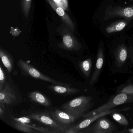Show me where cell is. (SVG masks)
I'll list each match as a JSON object with an SVG mask.
<instances>
[{"label":"cell","instance_id":"cell-14","mask_svg":"<svg viewBox=\"0 0 133 133\" xmlns=\"http://www.w3.org/2000/svg\"><path fill=\"white\" fill-rule=\"evenodd\" d=\"M129 21L128 20H125L114 22L106 28V32L108 34H111L121 31L126 28Z\"/></svg>","mask_w":133,"mask_h":133},{"label":"cell","instance_id":"cell-21","mask_svg":"<svg viewBox=\"0 0 133 133\" xmlns=\"http://www.w3.org/2000/svg\"><path fill=\"white\" fill-rule=\"evenodd\" d=\"M22 9L25 17L27 18L31 7V0H21Z\"/></svg>","mask_w":133,"mask_h":133},{"label":"cell","instance_id":"cell-27","mask_svg":"<svg viewBox=\"0 0 133 133\" xmlns=\"http://www.w3.org/2000/svg\"><path fill=\"white\" fill-rule=\"evenodd\" d=\"M128 60L130 62V64H132V67L133 68V49H130L129 50L128 49Z\"/></svg>","mask_w":133,"mask_h":133},{"label":"cell","instance_id":"cell-11","mask_svg":"<svg viewBox=\"0 0 133 133\" xmlns=\"http://www.w3.org/2000/svg\"><path fill=\"white\" fill-rule=\"evenodd\" d=\"M47 88L54 93L63 96L75 95L81 91V89L71 88L70 86L54 84L48 85Z\"/></svg>","mask_w":133,"mask_h":133},{"label":"cell","instance_id":"cell-26","mask_svg":"<svg viewBox=\"0 0 133 133\" xmlns=\"http://www.w3.org/2000/svg\"><path fill=\"white\" fill-rule=\"evenodd\" d=\"M62 133H82V131H81L77 130H75L71 128V127H68L66 128L63 131Z\"/></svg>","mask_w":133,"mask_h":133},{"label":"cell","instance_id":"cell-28","mask_svg":"<svg viewBox=\"0 0 133 133\" xmlns=\"http://www.w3.org/2000/svg\"><path fill=\"white\" fill-rule=\"evenodd\" d=\"M117 133H133V128L132 129H127V128H124V129L121 131H117Z\"/></svg>","mask_w":133,"mask_h":133},{"label":"cell","instance_id":"cell-7","mask_svg":"<svg viewBox=\"0 0 133 133\" xmlns=\"http://www.w3.org/2000/svg\"><path fill=\"white\" fill-rule=\"evenodd\" d=\"M130 109V107H125V108H123L121 109H115V108L110 109L101 112L99 113L94 115V116H91L85 118V119L83 121L78 124L72 126L71 128L75 130L81 131L82 129L88 127L91 124L95 122L96 120L100 117L104 116L110 115L112 113L114 112H123V111L124 112V111H128Z\"/></svg>","mask_w":133,"mask_h":133},{"label":"cell","instance_id":"cell-25","mask_svg":"<svg viewBox=\"0 0 133 133\" xmlns=\"http://www.w3.org/2000/svg\"><path fill=\"white\" fill-rule=\"evenodd\" d=\"M11 118L15 121H18V122H22V123H26L28 124L31 122V118H29L28 117H21L20 118H15L11 116Z\"/></svg>","mask_w":133,"mask_h":133},{"label":"cell","instance_id":"cell-15","mask_svg":"<svg viewBox=\"0 0 133 133\" xmlns=\"http://www.w3.org/2000/svg\"><path fill=\"white\" fill-rule=\"evenodd\" d=\"M29 96L32 101L42 105L46 107L51 105V102L49 99L39 92H31L29 93Z\"/></svg>","mask_w":133,"mask_h":133},{"label":"cell","instance_id":"cell-18","mask_svg":"<svg viewBox=\"0 0 133 133\" xmlns=\"http://www.w3.org/2000/svg\"><path fill=\"white\" fill-rule=\"evenodd\" d=\"M79 68L81 71L86 78L90 76L92 66V60L88 58L83 61H80L78 63Z\"/></svg>","mask_w":133,"mask_h":133},{"label":"cell","instance_id":"cell-5","mask_svg":"<svg viewBox=\"0 0 133 133\" xmlns=\"http://www.w3.org/2000/svg\"><path fill=\"white\" fill-rule=\"evenodd\" d=\"M115 18H122L128 21L132 20L133 19V6H113L110 5L107 7L103 19L107 20Z\"/></svg>","mask_w":133,"mask_h":133},{"label":"cell","instance_id":"cell-9","mask_svg":"<svg viewBox=\"0 0 133 133\" xmlns=\"http://www.w3.org/2000/svg\"><path fill=\"white\" fill-rule=\"evenodd\" d=\"M104 60L105 54L104 50L102 46H100L99 47L97 52L95 67L90 81V85L95 84L98 82L104 64Z\"/></svg>","mask_w":133,"mask_h":133},{"label":"cell","instance_id":"cell-24","mask_svg":"<svg viewBox=\"0 0 133 133\" xmlns=\"http://www.w3.org/2000/svg\"><path fill=\"white\" fill-rule=\"evenodd\" d=\"M32 128L38 131L39 132H41V133H54V131H51V130L49 128H48L44 127H42V126H37V127H33L32 126Z\"/></svg>","mask_w":133,"mask_h":133},{"label":"cell","instance_id":"cell-20","mask_svg":"<svg viewBox=\"0 0 133 133\" xmlns=\"http://www.w3.org/2000/svg\"><path fill=\"white\" fill-rule=\"evenodd\" d=\"M110 115L114 120L123 126L124 128H127L129 125L128 120L123 114L119 113L118 112H116L112 113Z\"/></svg>","mask_w":133,"mask_h":133},{"label":"cell","instance_id":"cell-13","mask_svg":"<svg viewBox=\"0 0 133 133\" xmlns=\"http://www.w3.org/2000/svg\"><path fill=\"white\" fill-rule=\"evenodd\" d=\"M51 5L53 9L56 11V14L63 20L67 25L72 30L74 31L75 27L72 21L68 15L65 13L64 10L57 5L52 0H46Z\"/></svg>","mask_w":133,"mask_h":133},{"label":"cell","instance_id":"cell-8","mask_svg":"<svg viewBox=\"0 0 133 133\" xmlns=\"http://www.w3.org/2000/svg\"><path fill=\"white\" fill-rule=\"evenodd\" d=\"M50 113L54 119L64 127H68L75 120L73 116L64 110L56 109L51 111Z\"/></svg>","mask_w":133,"mask_h":133},{"label":"cell","instance_id":"cell-29","mask_svg":"<svg viewBox=\"0 0 133 133\" xmlns=\"http://www.w3.org/2000/svg\"><path fill=\"white\" fill-rule=\"evenodd\" d=\"M4 109H3L2 107H0V116L1 118H3L4 114Z\"/></svg>","mask_w":133,"mask_h":133},{"label":"cell","instance_id":"cell-17","mask_svg":"<svg viewBox=\"0 0 133 133\" xmlns=\"http://www.w3.org/2000/svg\"><path fill=\"white\" fill-rule=\"evenodd\" d=\"M116 93H124L130 96H133V80H127L126 82L116 89Z\"/></svg>","mask_w":133,"mask_h":133},{"label":"cell","instance_id":"cell-12","mask_svg":"<svg viewBox=\"0 0 133 133\" xmlns=\"http://www.w3.org/2000/svg\"><path fill=\"white\" fill-rule=\"evenodd\" d=\"M59 46L61 49L69 51H78L82 48L81 44L69 35L64 36L63 42L59 44Z\"/></svg>","mask_w":133,"mask_h":133},{"label":"cell","instance_id":"cell-4","mask_svg":"<svg viewBox=\"0 0 133 133\" xmlns=\"http://www.w3.org/2000/svg\"><path fill=\"white\" fill-rule=\"evenodd\" d=\"M116 124L106 116L97 119L92 125L86 128L85 132L89 133H117Z\"/></svg>","mask_w":133,"mask_h":133},{"label":"cell","instance_id":"cell-16","mask_svg":"<svg viewBox=\"0 0 133 133\" xmlns=\"http://www.w3.org/2000/svg\"><path fill=\"white\" fill-rule=\"evenodd\" d=\"M0 57L8 73L11 72L14 69V59L12 57L2 49H0Z\"/></svg>","mask_w":133,"mask_h":133},{"label":"cell","instance_id":"cell-22","mask_svg":"<svg viewBox=\"0 0 133 133\" xmlns=\"http://www.w3.org/2000/svg\"><path fill=\"white\" fill-rule=\"evenodd\" d=\"M53 1L60 7L66 10L68 8V0H52Z\"/></svg>","mask_w":133,"mask_h":133},{"label":"cell","instance_id":"cell-3","mask_svg":"<svg viewBox=\"0 0 133 133\" xmlns=\"http://www.w3.org/2000/svg\"><path fill=\"white\" fill-rule=\"evenodd\" d=\"M131 103H133V96L128 95L124 93H116L115 95L110 97L107 102L95 109L85 114L82 116L81 117L87 118L101 112L113 109L117 106Z\"/></svg>","mask_w":133,"mask_h":133},{"label":"cell","instance_id":"cell-19","mask_svg":"<svg viewBox=\"0 0 133 133\" xmlns=\"http://www.w3.org/2000/svg\"><path fill=\"white\" fill-rule=\"evenodd\" d=\"M14 123L13 127L15 129L19 131L27 133H33L35 132L33 130L32 126L29 125L26 123L15 121Z\"/></svg>","mask_w":133,"mask_h":133},{"label":"cell","instance_id":"cell-6","mask_svg":"<svg viewBox=\"0 0 133 133\" xmlns=\"http://www.w3.org/2000/svg\"><path fill=\"white\" fill-rule=\"evenodd\" d=\"M28 117L31 119L52 128L57 131V133H62L63 131L67 128L57 123L48 112L33 113L29 114Z\"/></svg>","mask_w":133,"mask_h":133},{"label":"cell","instance_id":"cell-10","mask_svg":"<svg viewBox=\"0 0 133 133\" xmlns=\"http://www.w3.org/2000/svg\"><path fill=\"white\" fill-rule=\"evenodd\" d=\"M17 98L15 92L8 84L0 91V107L4 109V104H11L16 101Z\"/></svg>","mask_w":133,"mask_h":133},{"label":"cell","instance_id":"cell-2","mask_svg":"<svg viewBox=\"0 0 133 133\" xmlns=\"http://www.w3.org/2000/svg\"><path fill=\"white\" fill-rule=\"evenodd\" d=\"M17 65L21 70L22 75L49 82L52 84L63 86H71V85L69 83L61 82L52 79L50 77L41 73L35 67L23 60H18L17 62Z\"/></svg>","mask_w":133,"mask_h":133},{"label":"cell","instance_id":"cell-1","mask_svg":"<svg viewBox=\"0 0 133 133\" xmlns=\"http://www.w3.org/2000/svg\"><path fill=\"white\" fill-rule=\"evenodd\" d=\"M92 96H81L62 105L63 110L73 116L75 120L81 117L92 108L94 105Z\"/></svg>","mask_w":133,"mask_h":133},{"label":"cell","instance_id":"cell-23","mask_svg":"<svg viewBox=\"0 0 133 133\" xmlns=\"http://www.w3.org/2000/svg\"><path fill=\"white\" fill-rule=\"evenodd\" d=\"M6 77L5 74L1 66H0V91L3 89V87L5 82Z\"/></svg>","mask_w":133,"mask_h":133}]
</instances>
